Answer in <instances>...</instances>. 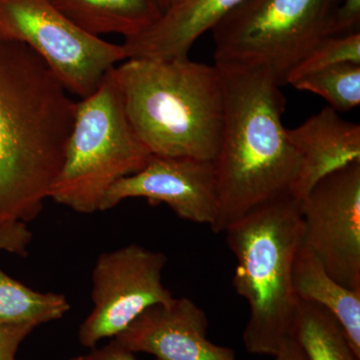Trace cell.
<instances>
[{
    "label": "cell",
    "instance_id": "cell-1",
    "mask_svg": "<svg viewBox=\"0 0 360 360\" xmlns=\"http://www.w3.org/2000/svg\"><path fill=\"white\" fill-rule=\"evenodd\" d=\"M77 105L27 45L0 37V224H28L41 212Z\"/></svg>",
    "mask_w": 360,
    "mask_h": 360
},
{
    "label": "cell",
    "instance_id": "cell-2",
    "mask_svg": "<svg viewBox=\"0 0 360 360\" xmlns=\"http://www.w3.org/2000/svg\"><path fill=\"white\" fill-rule=\"evenodd\" d=\"M215 65L224 84V118L213 161L217 215L210 229L224 233L253 210L293 198L300 160L283 123L285 98L269 70Z\"/></svg>",
    "mask_w": 360,
    "mask_h": 360
},
{
    "label": "cell",
    "instance_id": "cell-3",
    "mask_svg": "<svg viewBox=\"0 0 360 360\" xmlns=\"http://www.w3.org/2000/svg\"><path fill=\"white\" fill-rule=\"evenodd\" d=\"M113 75L130 127L151 155L215 160L224 118L217 65L188 58H129Z\"/></svg>",
    "mask_w": 360,
    "mask_h": 360
},
{
    "label": "cell",
    "instance_id": "cell-4",
    "mask_svg": "<svg viewBox=\"0 0 360 360\" xmlns=\"http://www.w3.org/2000/svg\"><path fill=\"white\" fill-rule=\"evenodd\" d=\"M236 259L234 290L250 317L243 340L250 354L274 356L295 336L298 300L293 264L303 245L302 203L285 198L262 206L224 232Z\"/></svg>",
    "mask_w": 360,
    "mask_h": 360
},
{
    "label": "cell",
    "instance_id": "cell-5",
    "mask_svg": "<svg viewBox=\"0 0 360 360\" xmlns=\"http://www.w3.org/2000/svg\"><path fill=\"white\" fill-rule=\"evenodd\" d=\"M150 155L130 127L112 70L94 94L77 103L49 198L78 213L101 212L113 184L139 172Z\"/></svg>",
    "mask_w": 360,
    "mask_h": 360
},
{
    "label": "cell",
    "instance_id": "cell-6",
    "mask_svg": "<svg viewBox=\"0 0 360 360\" xmlns=\"http://www.w3.org/2000/svg\"><path fill=\"white\" fill-rule=\"evenodd\" d=\"M341 0H245L212 28L214 63L266 68L283 86L321 40L333 35Z\"/></svg>",
    "mask_w": 360,
    "mask_h": 360
},
{
    "label": "cell",
    "instance_id": "cell-7",
    "mask_svg": "<svg viewBox=\"0 0 360 360\" xmlns=\"http://www.w3.org/2000/svg\"><path fill=\"white\" fill-rule=\"evenodd\" d=\"M0 37L27 45L68 94L82 99L127 60L122 45L85 32L49 0H0Z\"/></svg>",
    "mask_w": 360,
    "mask_h": 360
},
{
    "label": "cell",
    "instance_id": "cell-8",
    "mask_svg": "<svg viewBox=\"0 0 360 360\" xmlns=\"http://www.w3.org/2000/svg\"><path fill=\"white\" fill-rule=\"evenodd\" d=\"M165 253L129 245L101 253L92 270L94 307L78 329L84 347L115 338L149 307L167 304L174 295L162 283Z\"/></svg>",
    "mask_w": 360,
    "mask_h": 360
},
{
    "label": "cell",
    "instance_id": "cell-9",
    "mask_svg": "<svg viewBox=\"0 0 360 360\" xmlns=\"http://www.w3.org/2000/svg\"><path fill=\"white\" fill-rule=\"evenodd\" d=\"M300 203L303 245L335 281L360 290V161L317 181Z\"/></svg>",
    "mask_w": 360,
    "mask_h": 360
},
{
    "label": "cell",
    "instance_id": "cell-10",
    "mask_svg": "<svg viewBox=\"0 0 360 360\" xmlns=\"http://www.w3.org/2000/svg\"><path fill=\"white\" fill-rule=\"evenodd\" d=\"M129 198H146L151 205L165 203L179 219L210 227L217 215L214 162L150 155L139 172L113 184L104 196L101 212Z\"/></svg>",
    "mask_w": 360,
    "mask_h": 360
},
{
    "label": "cell",
    "instance_id": "cell-11",
    "mask_svg": "<svg viewBox=\"0 0 360 360\" xmlns=\"http://www.w3.org/2000/svg\"><path fill=\"white\" fill-rule=\"evenodd\" d=\"M208 319L205 310L189 298H174L142 312L115 336L122 347L156 360H236L231 348L207 340Z\"/></svg>",
    "mask_w": 360,
    "mask_h": 360
},
{
    "label": "cell",
    "instance_id": "cell-12",
    "mask_svg": "<svg viewBox=\"0 0 360 360\" xmlns=\"http://www.w3.org/2000/svg\"><path fill=\"white\" fill-rule=\"evenodd\" d=\"M288 135L300 156V174L292 196L300 202L324 176L360 161V125L343 120L329 106L300 127L288 129Z\"/></svg>",
    "mask_w": 360,
    "mask_h": 360
},
{
    "label": "cell",
    "instance_id": "cell-13",
    "mask_svg": "<svg viewBox=\"0 0 360 360\" xmlns=\"http://www.w3.org/2000/svg\"><path fill=\"white\" fill-rule=\"evenodd\" d=\"M245 0H177L146 32L125 39L127 59L188 58L201 35Z\"/></svg>",
    "mask_w": 360,
    "mask_h": 360
},
{
    "label": "cell",
    "instance_id": "cell-14",
    "mask_svg": "<svg viewBox=\"0 0 360 360\" xmlns=\"http://www.w3.org/2000/svg\"><path fill=\"white\" fill-rule=\"evenodd\" d=\"M292 283L298 300L315 303L335 317L360 357V290H350L335 281L304 245L295 257Z\"/></svg>",
    "mask_w": 360,
    "mask_h": 360
},
{
    "label": "cell",
    "instance_id": "cell-15",
    "mask_svg": "<svg viewBox=\"0 0 360 360\" xmlns=\"http://www.w3.org/2000/svg\"><path fill=\"white\" fill-rule=\"evenodd\" d=\"M68 20L90 34H120L125 39L150 28L162 15L155 0H49Z\"/></svg>",
    "mask_w": 360,
    "mask_h": 360
},
{
    "label": "cell",
    "instance_id": "cell-16",
    "mask_svg": "<svg viewBox=\"0 0 360 360\" xmlns=\"http://www.w3.org/2000/svg\"><path fill=\"white\" fill-rule=\"evenodd\" d=\"M70 307L65 295L32 290L0 269V328L25 324L37 328L63 319Z\"/></svg>",
    "mask_w": 360,
    "mask_h": 360
},
{
    "label": "cell",
    "instance_id": "cell-17",
    "mask_svg": "<svg viewBox=\"0 0 360 360\" xmlns=\"http://www.w3.org/2000/svg\"><path fill=\"white\" fill-rule=\"evenodd\" d=\"M295 336L307 360H360L340 322L315 303L298 302Z\"/></svg>",
    "mask_w": 360,
    "mask_h": 360
},
{
    "label": "cell",
    "instance_id": "cell-18",
    "mask_svg": "<svg viewBox=\"0 0 360 360\" xmlns=\"http://www.w3.org/2000/svg\"><path fill=\"white\" fill-rule=\"evenodd\" d=\"M290 85L321 96L336 112H348L360 104V65L345 63L329 66L309 73Z\"/></svg>",
    "mask_w": 360,
    "mask_h": 360
},
{
    "label": "cell",
    "instance_id": "cell-19",
    "mask_svg": "<svg viewBox=\"0 0 360 360\" xmlns=\"http://www.w3.org/2000/svg\"><path fill=\"white\" fill-rule=\"evenodd\" d=\"M345 63L360 65V32L329 35L321 40L291 71L286 84H292L315 71Z\"/></svg>",
    "mask_w": 360,
    "mask_h": 360
},
{
    "label": "cell",
    "instance_id": "cell-20",
    "mask_svg": "<svg viewBox=\"0 0 360 360\" xmlns=\"http://www.w3.org/2000/svg\"><path fill=\"white\" fill-rule=\"evenodd\" d=\"M32 241V232L25 222L0 224V251L26 257Z\"/></svg>",
    "mask_w": 360,
    "mask_h": 360
},
{
    "label": "cell",
    "instance_id": "cell-21",
    "mask_svg": "<svg viewBox=\"0 0 360 360\" xmlns=\"http://www.w3.org/2000/svg\"><path fill=\"white\" fill-rule=\"evenodd\" d=\"M35 328L28 324L0 328V360H16L21 343Z\"/></svg>",
    "mask_w": 360,
    "mask_h": 360
},
{
    "label": "cell",
    "instance_id": "cell-22",
    "mask_svg": "<svg viewBox=\"0 0 360 360\" xmlns=\"http://www.w3.org/2000/svg\"><path fill=\"white\" fill-rule=\"evenodd\" d=\"M360 0H341L336 13L333 35L359 32Z\"/></svg>",
    "mask_w": 360,
    "mask_h": 360
},
{
    "label": "cell",
    "instance_id": "cell-23",
    "mask_svg": "<svg viewBox=\"0 0 360 360\" xmlns=\"http://www.w3.org/2000/svg\"><path fill=\"white\" fill-rule=\"evenodd\" d=\"M84 357V360H137L134 352L122 347L115 338L103 347L94 348Z\"/></svg>",
    "mask_w": 360,
    "mask_h": 360
},
{
    "label": "cell",
    "instance_id": "cell-24",
    "mask_svg": "<svg viewBox=\"0 0 360 360\" xmlns=\"http://www.w3.org/2000/svg\"><path fill=\"white\" fill-rule=\"evenodd\" d=\"M272 357V360H307V355L296 340L295 336L284 341L277 354Z\"/></svg>",
    "mask_w": 360,
    "mask_h": 360
},
{
    "label": "cell",
    "instance_id": "cell-25",
    "mask_svg": "<svg viewBox=\"0 0 360 360\" xmlns=\"http://www.w3.org/2000/svg\"><path fill=\"white\" fill-rule=\"evenodd\" d=\"M156 4L160 6L161 11H165L167 9L169 8L170 6H174L175 2L177 1V0H155Z\"/></svg>",
    "mask_w": 360,
    "mask_h": 360
},
{
    "label": "cell",
    "instance_id": "cell-26",
    "mask_svg": "<svg viewBox=\"0 0 360 360\" xmlns=\"http://www.w3.org/2000/svg\"><path fill=\"white\" fill-rule=\"evenodd\" d=\"M68 360H84V356H78V357H75V359H68Z\"/></svg>",
    "mask_w": 360,
    "mask_h": 360
}]
</instances>
